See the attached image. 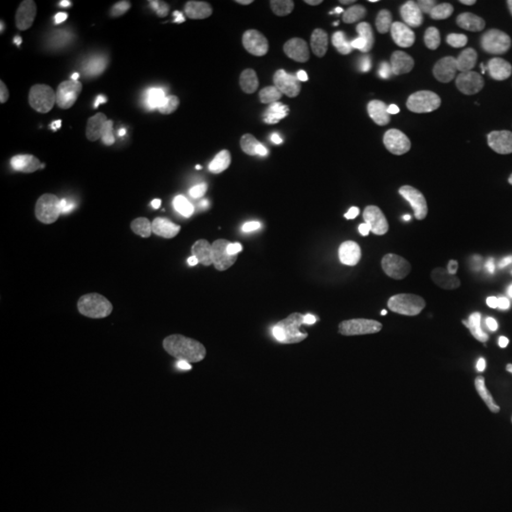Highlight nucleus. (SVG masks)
<instances>
[{
	"instance_id": "f257e3e1",
	"label": "nucleus",
	"mask_w": 512,
	"mask_h": 512,
	"mask_svg": "<svg viewBox=\"0 0 512 512\" xmlns=\"http://www.w3.org/2000/svg\"><path fill=\"white\" fill-rule=\"evenodd\" d=\"M72 256L98 283H119L140 256V230L117 211H86L72 233Z\"/></svg>"
},
{
	"instance_id": "f03ea898",
	"label": "nucleus",
	"mask_w": 512,
	"mask_h": 512,
	"mask_svg": "<svg viewBox=\"0 0 512 512\" xmlns=\"http://www.w3.org/2000/svg\"><path fill=\"white\" fill-rule=\"evenodd\" d=\"M204 214L200 202H159L145 214L140 226V259L155 273H171L188 259L200 238Z\"/></svg>"
},
{
	"instance_id": "7ed1b4c3",
	"label": "nucleus",
	"mask_w": 512,
	"mask_h": 512,
	"mask_svg": "<svg viewBox=\"0 0 512 512\" xmlns=\"http://www.w3.org/2000/svg\"><path fill=\"white\" fill-rule=\"evenodd\" d=\"M91 10L81 0H60L50 8L38 36V57L43 72L67 76L79 67L91 41Z\"/></svg>"
},
{
	"instance_id": "20e7f679",
	"label": "nucleus",
	"mask_w": 512,
	"mask_h": 512,
	"mask_svg": "<svg viewBox=\"0 0 512 512\" xmlns=\"http://www.w3.org/2000/svg\"><path fill=\"white\" fill-rule=\"evenodd\" d=\"M27 415L43 430L83 432L102 422L105 408L81 387H41L29 394Z\"/></svg>"
},
{
	"instance_id": "39448f33",
	"label": "nucleus",
	"mask_w": 512,
	"mask_h": 512,
	"mask_svg": "<svg viewBox=\"0 0 512 512\" xmlns=\"http://www.w3.org/2000/svg\"><path fill=\"white\" fill-rule=\"evenodd\" d=\"M266 304V290L252 280L223 294L214 323V339L219 349L226 354H238L247 347H254L256 325Z\"/></svg>"
},
{
	"instance_id": "423d86ee",
	"label": "nucleus",
	"mask_w": 512,
	"mask_h": 512,
	"mask_svg": "<svg viewBox=\"0 0 512 512\" xmlns=\"http://www.w3.org/2000/svg\"><path fill=\"white\" fill-rule=\"evenodd\" d=\"M460 27L472 46L512 48V5L470 3L460 17Z\"/></svg>"
},
{
	"instance_id": "0eeeda50",
	"label": "nucleus",
	"mask_w": 512,
	"mask_h": 512,
	"mask_svg": "<svg viewBox=\"0 0 512 512\" xmlns=\"http://www.w3.org/2000/svg\"><path fill=\"white\" fill-rule=\"evenodd\" d=\"M413 230L396 219H380L368 230V261L377 273H396L415 247Z\"/></svg>"
},
{
	"instance_id": "6e6552de",
	"label": "nucleus",
	"mask_w": 512,
	"mask_h": 512,
	"mask_svg": "<svg viewBox=\"0 0 512 512\" xmlns=\"http://www.w3.org/2000/svg\"><path fill=\"white\" fill-rule=\"evenodd\" d=\"M268 164V152L259 143L230 145L214 164V183L223 190H240L252 185Z\"/></svg>"
},
{
	"instance_id": "1a4fd4ad",
	"label": "nucleus",
	"mask_w": 512,
	"mask_h": 512,
	"mask_svg": "<svg viewBox=\"0 0 512 512\" xmlns=\"http://www.w3.org/2000/svg\"><path fill=\"white\" fill-rule=\"evenodd\" d=\"M448 264V247L437 238H425L415 242L411 256L394 275L403 285L422 287L430 285L444 273Z\"/></svg>"
},
{
	"instance_id": "9d476101",
	"label": "nucleus",
	"mask_w": 512,
	"mask_h": 512,
	"mask_svg": "<svg viewBox=\"0 0 512 512\" xmlns=\"http://www.w3.org/2000/svg\"><path fill=\"white\" fill-rule=\"evenodd\" d=\"M254 354L268 366L285 361L287 342L283 335V304L278 299H268L264 311H261L254 337Z\"/></svg>"
},
{
	"instance_id": "9b49d317",
	"label": "nucleus",
	"mask_w": 512,
	"mask_h": 512,
	"mask_svg": "<svg viewBox=\"0 0 512 512\" xmlns=\"http://www.w3.org/2000/svg\"><path fill=\"white\" fill-rule=\"evenodd\" d=\"M375 15L387 24V29L392 31L394 41L399 43H413L418 41L425 27V17L415 5L408 3H394V0H377L373 3Z\"/></svg>"
},
{
	"instance_id": "f8f14e48",
	"label": "nucleus",
	"mask_w": 512,
	"mask_h": 512,
	"mask_svg": "<svg viewBox=\"0 0 512 512\" xmlns=\"http://www.w3.org/2000/svg\"><path fill=\"white\" fill-rule=\"evenodd\" d=\"M325 19H328L325 3H313V0H309V3H297L278 19L275 36L285 43L302 41V38L311 36Z\"/></svg>"
},
{
	"instance_id": "ddd939ff",
	"label": "nucleus",
	"mask_w": 512,
	"mask_h": 512,
	"mask_svg": "<svg viewBox=\"0 0 512 512\" xmlns=\"http://www.w3.org/2000/svg\"><path fill=\"white\" fill-rule=\"evenodd\" d=\"M91 512H152V498L138 486L112 484L95 496Z\"/></svg>"
},
{
	"instance_id": "4468645a",
	"label": "nucleus",
	"mask_w": 512,
	"mask_h": 512,
	"mask_svg": "<svg viewBox=\"0 0 512 512\" xmlns=\"http://www.w3.org/2000/svg\"><path fill=\"white\" fill-rule=\"evenodd\" d=\"M472 484L482 496H501L512 486V458H501L479 467Z\"/></svg>"
},
{
	"instance_id": "2eb2a0df",
	"label": "nucleus",
	"mask_w": 512,
	"mask_h": 512,
	"mask_svg": "<svg viewBox=\"0 0 512 512\" xmlns=\"http://www.w3.org/2000/svg\"><path fill=\"white\" fill-rule=\"evenodd\" d=\"M22 226H19L15 211L10 209L8 202L0 204V256L12 259L22 247Z\"/></svg>"
},
{
	"instance_id": "dca6fc26",
	"label": "nucleus",
	"mask_w": 512,
	"mask_h": 512,
	"mask_svg": "<svg viewBox=\"0 0 512 512\" xmlns=\"http://www.w3.org/2000/svg\"><path fill=\"white\" fill-rule=\"evenodd\" d=\"M432 512H482V510H479L477 505L463 494V491L446 486V489H441L439 494L434 496Z\"/></svg>"
},
{
	"instance_id": "f3484780",
	"label": "nucleus",
	"mask_w": 512,
	"mask_h": 512,
	"mask_svg": "<svg viewBox=\"0 0 512 512\" xmlns=\"http://www.w3.org/2000/svg\"><path fill=\"white\" fill-rule=\"evenodd\" d=\"M166 46H169V36L162 34V31H147L138 38V57L140 60H150V57L164 53Z\"/></svg>"
},
{
	"instance_id": "a211bd4d",
	"label": "nucleus",
	"mask_w": 512,
	"mask_h": 512,
	"mask_svg": "<svg viewBox=\"0 0 512 512\" xmlns=\"http://www.w3.org/2000/svg\"><path fill=\"white\" fill-rule=\"evenodd\" d=\"M434 41H437V48H434V55L437 57H458L463 53V46H460L458 36L453 34L451 29L446 27L434 29Z\"/></svg>"
},
{
	"instance_id": "6ab92c4d",
	"label": "nucleus",
	"mask_w": 512,
	"mask_h": 512,
	"mask_svg": "<svg viewBox=\"0 0 512 512\" xmlns=\"http://www.w3.org/2000/svg\"><path fill=\"white\" fill-rule=\"evenodd\" d=\"M266 252H268V247H266L264 240H261V238H247L240 245V249H238V259H235V268H238V271H242V268L247 266V261L264 259Z\"/></svg>"
},
{
	"instance_id": "aec40b11",
	"label": "nucleus",
	"mask_w": 512,
	"mask_h": 512,
	"mask_svg": "<svg viewBox=\"0 0 512 512\" xmlns=\"http://www.w3.org/2000/svg\"><path fill=\"white\" fill-rule=\"evenodd\" d=\"M152 309H155V304H152V299H145V302L131 304V309L126 311L128 323H131L133 328H140V325L147 323V320L152 318Z\"/></svg>"
},
{
	"instance_id": "412c9836",
	"label": "nucleus",
	"mask_w": 512,
	"mask_h": 512,
	"mask_svg": "<svg viewBox=\"0 0 512 512\" xmlns=\"http://www.w3.org/2000/svg\"><path fill=\"white\" fill-rule=\"evenodd\" d=\"M34 105L38 107V110H41L43 114H48L53 112V105H55V95L50 93V91H38L36 93V98H34Z\"/></svg>"
},
{
	"instance_id": "4be33fe9",
	"label": "nucleus",
	"mask_w": 512,
	"mask_h": 512,
	"mask_svg": "<svg viewBox=\"0 0 512 512\" xmlns=\"http://www.w3.org/2000/svg\"><path fill=\"white\" fill-rule=\"evenodd\" d=\"M178 12V5L176 3H169V0H159V3H152L150 5V15L155 17H171Z\"/></svg>"
},
{
	"instance_id": "5701e85b",
	"label": "nucleus",
	"mask_w": 512,
	"mask_h": 512,
	"mask_svg": "<svg viewBox=\"0 0 512 512\" xmlns=\"http://www.w3.org/2000/svg\"><path fill=\"white\" fill-rule=\"evenodd\" d=\"M152 512H185V505L171 503L169 498H152Z\"/></svg>"
},
{
	"instance_id": "b1692460",
	"label": "nucleus",
	"mask_w": 512,
	"mask_h": 512,
	"mask_svg": "<svg viewBox=\"0 0 512 512\" xmlns=\"http://www.w3.org/2000/svg\"><path fill=\"white\" fill-rule=\"evenodd\" d=\"M200 192V185L195 181H188L181 185V190H178V200H185V202H195V195Z\"/></svg>"
},
{
	"instance_id": "393cba45",
	"label": "nucleus",
	"mask_w": 512,
	"mask_h": 512,
	"mask_svg": "<svg viewBox=\"0 0 512 512\" xmlns=\"http://www.w3.org/2000/svg\"><path fill=\"white\" fill-rule=\"evenodd\" d=\"M294 332H297V339H311L316 335V323H313V320H304V323H299L297 328H294Z\"/></svg>"
},
{
	"instance_id": "a878e982",
	"label": "nucleus",
	"mask_w": 512,
	"mask_h": 512,
	"mask_svg": "<svg viewBox=\"0 0 512 512\" xmlns=\"http://www.w3.org/2000/svg\"><path fill=\"white\" fill-rule=\"evenodd\" d=\"M403 501L401 498H384V501L377 505V512H401Z\"/></svg>"
},
{
	"instance_id": "bb28decb",
	"label": "nucleus",
	"mask_w": 512,
	"mask_h": 512,
	"mask_svg": "<svg viewBox=\"0 0 512 512\" xmlns=\"http://www.w3.org/2000/svg\"><path fill=\"white\" fill-rule=\"evenodd\" d=\"M489 422H494V425H501V422H505V415L503 413H491Z\"/></svg>"
},
{
	"instance_id": "cd10ccee",
	"label": "nucleus",
	"mask_w": 512,
	"mask_h": 512,
	"mask_svg": "<svg viewBox=\"0 0 512 512\" xmlns=\"http://www.w3.org/2000/svg\"><path fill=\"white\" fill-rule=\"evenodd\" d=\"M8 72H10V67H8V53H3V81L8 79Z\"/></svg>"
},
{
	"instance_id": "c85d7f7f",
	"label": "nucleus",
	"mask_w": 512,
	"mask_h": 512,
	"mask_svg": "<svg viewBox=\"0 0 512 512\" xmlns=\"http://www.w3.org/2000/svg\"><path fill=\"white\" fill-rule=\"evenodd\" d=\"M501 512H512V501H508V503H505V505H503V508H501Z\"/></svg>"
}]
</instances>
